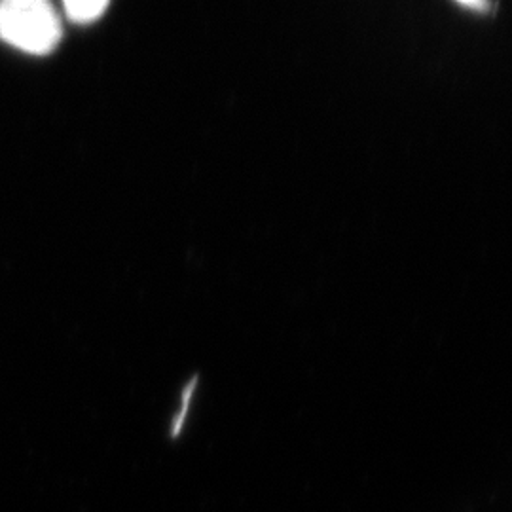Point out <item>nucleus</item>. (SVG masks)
<instances>
[{"instance_id":"2","label":"nucleus","mask_w":512,"mask_h":512,"mask_svg":"<svg viewBox=\"0 0 512 512\" xmlns=\"http://www.w3.org/2000/svg\"><path fill=\"white\" fill-rule=\"evenodd\" d=\"M109 6L107 0H67L63 4V10L73 23L88 25L101 18L105 10H109Z\"/></svg>"},{"instance_id":"1","label":"nucleus","mask_w":512,"mask_h":512,"mask_svg":"<svg viewBox=\"0 0 512 512\" xmlns=\"http://www.w3.org/2000/svg\"><path fill=\"white\" fill-rule=\"evenodd\" d=\"M0 40L27 54H50L61 40V21L46 0H4Z\"/></svg>"}]
</instances>
